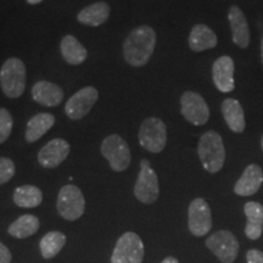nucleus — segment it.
Instances as JSON below:
<instances>
[{
  "instance_id": "obj_7",
  "label": "nucleus",
  "mask_w": 263,
  "mask_h": 263,
  "mask_svg": "<svg viewBox=\"0 0 263 263\" xmlns=\"http://www.w3.org/2000/svg\"><path fill=\"white\" fill-rule=\"evenodd\" d=\"M143 259V240L133 232L124 233L116 242L111 256V263H141Z\"/></svg>"
},
{
  "instance_id": "obj_29",
  "label": "nucleus",
  "mask_w": 263,
  "mask_h": 263,
  "mask_svg": "<svg viewBox=\"0 0 263 263\" xmlns=\"http://www.w3.org/2000/svg\"><path fill=\"white\" fill-rule=\"evenodd\" d=\"M246 261L248 263H263V252L256 249L250 250L246 254Z\"/></svg>"
},
{
  "instance_id": "obj_21",
  "label": "nucleus",
  "mask_w": 263,
  "mask_h": 263,
  "mask_svg": "<svg viewBox=\"0 0 263 263\" xmlns=\"http://www.w3.org/2000/svg\"><path fill=\"white\" fill-rule=\"evenodd\" d=\"M244 212L248 218L245 227V234L249 239L257 240L263 230V206L256 201L246 202Z\"/></svg>"
},
{
  "instance_id": "obj_23",
  "label": "nucleus",
  "mask_w": 263,
  "mask_h": 263,
  "mask_svg": "<svg viewBox=\"0 0 263 263\" xmlns=\"http://www.w3.org/2000/svg\"><path fill=\"white\" fill-rule=\"evenodd\" d=\"M55 124V117L51 114L41 112L33 116L26 127L25 138L28 143H35Z\"/></svg>"
},
{
  "instance_id": "obj_4",
  "label": "nucleus",
  "mask_w": 263,
  "mask_h": 263,
  "mask_svg": "<svg viewBox=\"0 0 263 263\" xmlns=\"http://www.w3.org/2000/svg\"><path fill=\"white\" fill-rule=\"evenodd\" d=\"M138 139H139L140 145L149 153H161L167 143L166 124L157 117L146 118L139 128Z\"/></svg>"
},
{
  "instance_id": "obj_25",
  "label": "nucleus",
  "mask_w": 263,
  "mask_h": 263,
  "mask_svg": "<svg viewBox=\"0 0 263 263\" xmlns=\"http://www.w3.org/2000/svg\"><path fill=\"white\" fill-rule=\"evenodd\" d=\"M39 219L33 215H24L18 217L15 222L10 224L8 232L9 234L14 238L25 239L28 238L38 232L39 229Z\"/></svg>"
},
{
  "instance_id": "obj_10",
  "label": "nucleus",
  "mask_w": 263,
  "mask_h": 263,
  "mask_svg": "<svg viewBox=\"0 0 263 263\" xmlns=\"http://www.w3.org/2000/svg\"><path fill=\"white\" fill-rule=\"evenodd\" d=\"M180 112L190 123L203 126L210 118V108L201 95L195 91H185L180 98Z\"/></svg>"
},
{
  "instance_id": "obj_18",
  "label": "nucleus",
  "mask_w": 263,
  "mask_h": 263,
  "mask_svg": "<svg viewBox=\"0 0 263 263\" xmlns=\"http://www.w3.org/2000/svg\"><path fill=\"white\" fill-rule=\"evenodd\" d=\"M188 42L193 51L200 52L215 48L218 43V39H217L216 33L209 26L199 24L193 27Z\"/></svg>"
},
{
  "instance_id": "obj_34",
  "label": "nucleus",
  "mask_w": 263,
  "mask_h": 263,
  "mask_svg": "<svg viewBox=\"0 0 263 263\" xmlns=\"http://www.w3.org/2000/svg\"><path fill=\"white\" fill-rule=\"evenodd\" d=\"M261 145H262V149H263V136H262V139H261Z\"/></svg>"
},
{
  "instance_id": "obj_16",
  "label": "nucleus",
  "mask_w": 263,
  "mask_h": 263,
  "mask_svg": "<svg viewBox=\"0 0 263 263\" xmlns=\"http://www.w3.org/2000/svg\"><path fill=\"white\" fill-rule=\"evenodd\" d=\"M228 20L230 28H232L233 42L239 48L246 49L250 44V28L244 12L240 10L239 6H230L228 12Z\"/></svg>"
},
{
  "instance_id": "obj_24",
  "label": "nucleus",
  "mask_w": 263,
  "mask_h": 263,
  "mask_svg": "<svg viewBox=\"0 0 263 263\" xmlns=\"http://www.w3.org/2000/svg\"><path fill=\"white\" fill-rule=\"evenodd\" d=\"M43 201V193L38 186L34 185H21L16 188L14 193V202L18 207L24 209H33L37 207Z\"/></svg>"
},
{
  "instance_id": "obj_11",
  "label": "nucleus",
  "mask_w": 263,
  "mask_h": 263,
  "mask_svg": "<svg viewBox=\"0 0 263 263\" xmlns=\"http://www.w3.org/2000/svg\"><path fill=\"white\" fill-rule=\"evenodd\" d=\"M99 99V93L94 87H85L72 95L65 105V112L68 118L77 121L87 116Z\"/></svg>"
},
{
  "instance_id": "obj_31",
  "label": "nucleus",
  "mask_w": 263,
  "mask_h": 263,
  "mask_svg": "<svg viewBox=\"0 0 263 263\" xmlns=\"http://www.w3.org/2000/svg\"><path fill=\"white\" fill-rule=\"evenodd\" d=\"M161 263H179V262H178V259L174 258V257H167V258H164Z\"/></svg>"
},
{
  "instance_id": "obj_32",
  "label": "nucleus",
  "mask_w": 263,
  "mask_h": 263,
  "mask_svg": "<svg viewBox=\"0 0 263 263\" xmlns=\"http://www.w3.org/2000/svg\"><path fill=\"white\" fill-rule=\"evenodd\" d=\"M26 2H27L29 5H37V4H41L43 0H26Z\"/></svg>"
},
{
  "instance_id": "obj_6",
  "label": "nucleus",
  "mask_w": 263,
  "mask_h": 263,
  "mask_svg": "<svg viewBox=\"0 0 263 263\" xmlns=\"http://www.w3.org/2000/svg\"><path fill=\"white\" fill-rule=\"evenodd\" d=\"M58 211L62 218L76 221L84 213L85 200L78 186L67 184L62 186L58 195Z\"/></svg>"
},
{
  "instance_id": "obj_26",
  "label": "nucleus",
  "mask_w": 263,
  "mask_h": 263,
  "mask_svg": "<svg viewBox=\"0 0 263 263\" xmlns=\"http://www.w3.org/2000/svg\"><path fill=\"white\" fill-rule=\"evenodd\" d=\"M66 244V235L61 232H49L43 236L39 248H41L42 256L44 258L55 257L61 251Z\"/></svg>"
},
{
  "instance_id": "obj_2",
  "label": "nucleus",
  "mask_w": 263,
  "mask_h": 263,
  "mask_svg": "<svg viewBox=\"0 0 263 263\" xmlns=\"http://www.w3.org/2000/svg\"><path fill=\"white\" fill-rule=\"evenodd\" d=\"M197 154L207 172H219L226 160V149L222 137L215 130L203 133L199 140Z\"/></svg>"
},
{
  "instance_id": "obj_17",
  "label": "nucleus",
  "mask_w": 263,
  "mask_h": 263,
  "mask_svg": "<svg viewBox=\"0 0 263 263\" xmlns=\"http://www.w3.org/2000/svg\"><path fill=\"white\" fill-rule=\"evenodd\" d=\"M263 183V172L258 164H249L235 183L234 192L240 196H251L258 192Z\"/></svg>"
},
{
  "instance_id": "obj_14",
  "label": "nucleus",
  "mask_w": 263,
  "mask_h": 263,
  "mask_svg": "<svg viewBox=\"0 0 263 263\" xmlns=\"http://www.w3.org/2000/svg\"><path fill=\"white\" fill-rule=\"evenodd\" d=\"M212 80L216 88L222 93L234 90V61L230 57H221L213 62Z\"/></svg>"
},
{
  "instance_id": "obj_19",
  "label": "nucleus",
  "mask_w": 263,
  "mask_h": 263,
  "mask_svg": "<svg viewBox=\"0 0 263 263\" xmlns=\"http://www.w3.org/2000/svg\"><path fill=\"white\" fill-rule=\"evenodd\" d=\"M222 114L226 123L234 133H242L245 129V114L241 104L235 99H226L222 103Z\"/></svg>"
},
{
  "instance_id": "obj_27",
  "label": "nucleus",
  "mask_w": 263,
  "mask_h": 263,
  "mask_svg": "<svg viewBox=\"0 0 263 263\" xmlns=\"http://www.w3.org/2000/svg\"><path fill=\"white\" fill-rule=\"evenodd\" d=\"M14 127V120L11 114L6 108L0 107V144L8 140Z\"/></svg>"
},
{
  "instance_id": "obj_20",
  "label": "nucleus",
  "mask_w": 263,
  "mask_h": 263,
  "mask_svg": "<svg viewBox=\"0 0 263 263\" xmlns=\"http://www.w3.org/2000/svg\"><path fill=\"white\" fill-rule=\"evenodd\" d=\"M110 11V5L107 3L98 2L81 10L80 14L77 15V20L82 25L90 26V27H99V26L104 25L107 21Z\"/></svg>"
},
{
  "instance_id": "obj_8",
  "label": "nucleus",
  "mask_w": 263,
  "mask_h": 263,
  "mask_svg": "<svg viewBox=\"0 0 263 263\" xmlns=\"http://www.w3.org/2000/svg\"><path fill=\"white\" fill-rule=\"evenodd\" d=\"M160 186L157 174L146 159L140 161V172L134 185V195L140 202L154 203L159 199Z\"/></svg>"
},
{
  "instance_id": "obj_28",
  "label": "nucleus",
  "mask_w": 263,
  "mask_h": 263,
  "mask_svg": "<svg viewBox=\"0 0 263 263\" xmlns=\"http://www.w3.org/2000/svg\"><path fill=\"white\" fill-rule=\"evenodd\" d=\"M15 163L8 157H0V185L8 183L15 176Z\"/></svg>"
},
{
  "instance_id": "obj_22",
  "label": "nucleus",
  "mask_w": 263,
  "mask_h": 263,
  "mask_svg": "<svg viewBox=\"0 0 263 263\" xmlns=\"http://www.w3.org/2000/svg\"><path fill=\"white\" fill-rule=\"evenodd\" d=\"M61 55L64 60L70 65H81L87 60L88 52L74 35L67 34L62 38L60 44Z\"/></svg>"
},
{
  "instance_id": "obj_1",
  "label": "nucleus",
  "mask_w": 263,
  "mask_h": 263,
  "mask_svg": "<svg viewBox=\"0 0 263 263\" xmlns=\"http://www.w3.org/2000/svg\"><path fill=\"white\" fill-rule=\"evenodd\" d=\"M156 45V33L153 27L143 25L134 28L123 43V57L128 65L143 67L153 57Z\"/></svg>"
},
{
  "instance_id": "obj_5",
  "label": "nucleus",
  "mask_w": 263,
  "mask_h": 263,
  "mask_svg": "<svg viewBox=\"0 0 263 263\" xmlns=\"http://www.w3.org/2000/svg\"><path fill=\"white\" fill-rule=\"evenodd\" d=\"M101 154L108 161L111 168L123 172L130 164L132 155L127 141L118 134H111L101 143Z\"/></svg>"
},
{
  "instance_id": "obj_9",
  "label": "nucleus",
  "mask_w": 263,
  "mask_h": 263,
  "mask_svg": "<svg viewBox=\"0 0 263 263\" xmlns=\"http://www.w3.org/2000/svg\"><path fill=\"white\" fill-rule=\"evenodd\" d=\"M206 246L223 263H233L239 254V241L229 230H218L209 236Z\"/></svg>"
},
{
  "instance_id": "obj_15",
  "label": "nucleus",
  "mask_w": 263,
  "mask_h": 263,
  "mask_svg": "<svg viewBox=\"0 0 263 263\" xmlns=\"http://www.w3.org/2000/svg\"><path fill=\"white\" fill-rule=\"evenodd\" d=\"M32 99L43 106L55 107L64 100V90L51 82L39 81L32 87Z\"/></svg>"
},
{
  "instance_id": "obj_3",
  "label": "nucleus",
  "mask_w": 263,
  "mask_h": 263,
  "mask_svg": "<svg viewBox=\"0 0 263 263\" xmlns=\"http://www.w3.org/2000/svg\"><path fill=\"white\" fill-rule=\"evenodd\" d=\"M26 66L17 58H10L0 70L2 90L10 99H17L26 89Z\"/></svg>"
},
{
  "instance_id": "obj_30",
  "label": "nucleus",
  "mask_w": 263,
  "mask_h": 263,
  "mask_svg": "<svg viewBox=\"0 0 263 263\" xmlns=\"http://www.w3.org/2000/svg\"><path fill=\"white\" fill-rule=\"evenodd\" d=\"M12 259L11 252L6 246L0 242V263H10Z\"/></svg>"
},
{
  "instance_id": "obj_33",
  "label": "nucleus",
  "mask_w": 263,
  "mask_h": 263,
  "mask_svg": "<svg viewBox=\"0 0 263 263\" xmlns=\"http://www.w3.org/2000/svg\"><path fill=\"white\" fill-rule=\"evenodd\" d=\"M261 58H262V64H263V37L261 41Z\"/></svg>"
},
{
  "instance_id": "obj_13",
  "label": "nucleus",
  "mask_w": 263,
  "mask_h": 263,
  "mask_svg": "<svg viewBox=\"0 0 263 263\" xmlns=\"http://www.w3.org/2000/svg\"><path fill=\"white\" fill-rule=\"evenodd\" d=\"M70 150V144L66 140L61 139V138L52 139L48 144H45L39 151L38 162L44 168H57L67 159Z\"/></svg>"
},
{
  "instance_id": "obj_12",
  "label": "nucleus",
  "mask_w": 263,
  "mask_h": 263,
  "mask_svg": "<svg viewBox=\"0 0 263 263\" xmlns=\"http://www.w3.org/2000/svg\"><path fill=\"white\" fill-rule=\"evenodd\" d=\"M188 224L189 230L195 236H203L210 233L212 228V215L206 200L201 197L193 200L189 205Z\"/></svg>"
}]
</instances>
